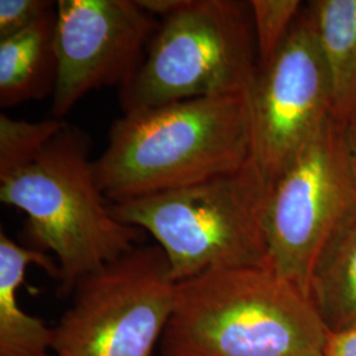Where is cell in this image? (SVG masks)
Listing matches in <instances>:
<instances>
[{"label":"cell","mask_w":356,"mask_h":356,"mask_svg":"<svg viewBox=\"0 0 356 356\" xmlns=\"http://www.w3.org/2000/svg\"><path fill=\"white\" fill-rule=\"evenodd\" d=\"M252 157L245 92L124 113L94 166L106 198L118 204L229 173Z\"/></svg>","instance_id":"6da1fadb"},{"label":"cell","mask_w":356,"mask_h":356,"mask_svg":"<svg viewBox=\"0 0 356 356\" xmlns=\"http://www.w3.org/2000/svg\"><path fill=\"white\" fill-rule=\"evenodd\" d=\"M330 331L310 298L270 267L177 284L163 356H322Z\"/></svg>","instance_id":"7a4b0ae2"},{"label":"cell","mask_w":356,"mask_h":356,"mask_svg":"<svg viewBox=\"0 0 356 356\" xmlns=\"http://www.w3.org/2000/svg\"><path fill=\"white\" fill-rule=\"evenodd\" d=\"M89 148V138L67 126L35 161L0 179V201L26 216L31 248L54 256L61 293L131 252L143 236L114 216Z\"/></svg>","instance_id":"3957f363"},{"label":"cell","mask_w":356,"mask_h":356,"mask_svg":"<svg viewBox=\"0 0 356 356\" xmlns=\"http://www.w3.org/2000/svg\"><path fill=\"white\" fill-rule=\"evenodd\" d=\"M269 188L252 157L236 170L111 210L152 235L178 284L213 270L269 267L263 229Z\"/></svg>","instance_id":"277c9868"},{"label":"cell","mask_w":356,"mask_h":356,"mask_svg":"<svg viewBox=\"0 0 356 356\" xmlns=\"http://www.w3.org/2000/svg\"><path fill=\"white\" fill-rule=\"evenodd\" d=\"M250 1L186 0L157 28L138 73L120 88L124 113L245 94L257 73Z\"/></svg>","instance_id":"5b68a950"},{"label":"cell","mask_w":356,"mask_h":356,"mask_svg":"<svg viewBox=\"0 0 356 356\" xmlns=\"http://www.w3.org/2000/svg\"><path fill=\"white\" fill-rule=\"evenodd\" d=\"M54 327V356H152L172 317L177 282L161 247H135L74 288Z\"/></svg>","instance_id":"8992f818"},{"label":"cell","mask_w":356,"mask_h":356,"mask_svg":"<svg viewBox=\"0 0 356 356\" xmlns=\"http://www.w3.org/2000/svg\"><path fill=\"white\" fill-rule=\"evenodd\" d=\"M355 206L344 126L331 116L269 188L263 218L269 267L309 297L319 251Z\"/></svg>","instance_id":"52a82bcc"},{"label":"cell","mask_w":356,"mask_h":356,"mask_svg":"<svg viewBox=\"0 0 356 356\" xmlns=\"http://www.w3.org/2000/svg\"><path fill=\"white\" fill-rule=\"evenodd\" d=\"M252 156L272 185L332 116L329 76L304 6L250 90Z\"/></svg>","instance_id":"ba28073f"},{"label":"cell","mask_w":356,"mask_h":356,"mask_svg":"<svg viewBox=\"0 0 356 356\" xmlns=\"http://www.w3.org/2000/svg\"><path fill=\"white\" fill-rule=\"evenodd\" d=\"M56 11L51 113L61 119L91 91L126 86L160 24L136 0H60Z\"/></svg>","instance_id":"9c48e42d"},{"label":"cell","mask_w":356,"mask_h":356,"mask_svg":"<svg viewBox=\"0 0 356 356\" xmlns=\"http://www.w3.org/2000/svg\"><path fill=\"white\" fill-rule=\"evenodd\" d=\"M35 264L51 277H60L57 263L48 254L26 248L0 232V356H54V329L28 314L17 294L26 269Z\"/></svg>","instance_id":"30bf717a"},{"label":"cell","mask_w":356,"mask_h":356,"mask_svg":"<svg viewBox=\"0 0 356 356\" xmlns=\"http://www.w3.org/2000/svg\"><path fill=\"white\" fill-rule=\"evenodd\" d=\"M57 8V7H56ZM57 11L11 38L0 40V104L13 107L54 92Z\"/></svg>","instance_id":"8fae6325"},{"label":"cell","mask_w":356,"mask_h":356,"mask_svg":"<svg viewBox=\"0 0 356 356\" xmlns=\"http://www.w3.org/2000/svg\"><path fill=\"white\" fill-rule=\"evenodd\" d=\"M309 298L330 334L356 327V206L319 251Z\"/></svg>","instance_id":"7c38bea8"},{"label":"cell","mask_w":356,"mask_h":356,"mask_svg":"<svg viewBox=\"0 0 356 356\" xmlns=\"http://www.w3.org/2000/svg\"><path fill=\"white\" fill-rule=\"evenodd\" d=\"M331 90L332 118L346 124L356 107V0L309 1Z\"/></svg>","instance_id":"4fadbf2b"},{"label":"cell","mask_w":356,"mask_h":356,"mask_svg":"<svg viewBox=\"0 0 356 356\" xmlns=\"http://www.w3.org/2000/svg\"><path fill=\"white\" fill-rule=\"evenodd\" d=\"M66 127L58 118L28 122L0 115V179L35 161Z\"/></svg>","instance_id":"5bb4252c"},{"label":"cell","mask_w":356,"mask_h":356,"mask_svg":"<svg viewBox=\"0 0 356 356\" xmlns=\"http://www.w3.org/2000/svg\"><path fill=\"white\" fill-rule=\"evenodd\" d=\"M250 7L260 69L276 56L304 6L300 0H251Z\"/></svg>","instance_id":"9a60e30c"},{"label":"cell","mask_w":356,"mask_h":356,"mask_svg":"<svg viewBox=\"0 0 356 356\" xmlns=\"http://www.w3.org/2000/svg\"><path fill=\"white\" fill-rule=\"evenodd\" d=\"M47 0H0V40L35 24L57 6Z\"/></svg>","instance_id":"2e32d148"},{"label":"cell","mask_w":356,"mask_h":356,"mask_svg":"<svg viewBox=\"0 0 356 356\" xmlns=\"http://www.w3.org/2000/svg\"><path fill=\"white\" fill-rule=\"evenodd\" d=\"M322 356H356V327L330 334Z\"/></svg>","instance_id":"e0dca14e"},{"label":"cell","mask_w":356,"mask_h":356,"mask_svg":"<svg viewBox=\"0 0 356 356\" xmlns=\"http://www.w3.org/2000/svg\"><path fill=\"white\" fill-rule=\"evenodd\" d=\"M141 8L153 17L165 19L178 11L186 0H136Z\"/></svg>","instance_id":"ac0fdd59"},{"label":"cell","mask_w":356,"mask_h":356,"mask_svg":"<svg viewBox=\"0 0 356 356\" xmlns=\"http://www.w3.org/2000/svg\"><path fill=\"white\" fill-rule=\"evenodd\" d=\"M343 126L348 154H350L351 164H353V169H354L356 177V107Z\"/></svg>","instance_id":"d6986e66"}]
</instances>
